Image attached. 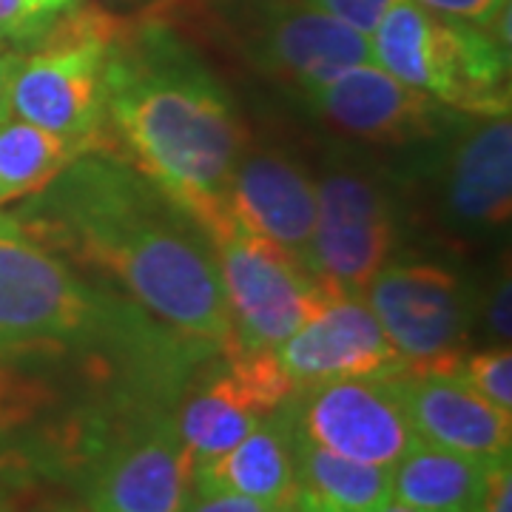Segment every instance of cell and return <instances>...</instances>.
<instances>
[{
	"label": "cell",
	"mask_w": 512,
	"mask_h": 512,
	"mask_svg": "<svg viewBox=\"0 0 512 512\" xmlns=\"http://www.w3.org/2000/svg\"><path fill=\"white\" fill-rule=\"evenodd\" d=\"M231 217L305 265L316 225V185L276 151H242L228 183Z\"/></svg>",
	"instance_id": "obj_16"
},
{
	"label": "cell",
	"mask_w": 512,
	"mask_h": 512,
	"mask_svg": "<svg viewBox=\"0 0 512 512\" xmlns=\"http://www.w3.org/2000/svg\"><path fill=\"white\" fill-rule=\"evenodd\" d=\"M205 237L214 248L222 296L234 325L231 350L276 353L333 293L299 259L251 234L234 217L222 220Z\"/></svg>",
	"instance_id": "obj_6"
},
{
	"label": "cell",
	"mask_w": 512,
	"mask_h": 512,
	"mask_svg": "<svg viewBox=\"0 0 512 512\" xmlns=\"http://www.w3.org/2000/svg\"><path fill=\"white\" fill-rule=\"evenodd\" d=\"M279 367L296 390L333 379L396 376L407 367L384 336L365 293L333 291L276 348Z\"/></svg>",
	"instance_id": "obj_11"
},
{
	"label": "cell",
	"mask_w": 512,
	"mask_h": 512,
	"mask_svg": "<svg viewBox=\"0 0 512 512\" xmlns=\"http://www.w3.org/2000/svg\"><path fill=\"white\" fill-rule=\"evenodd\" d=\"M370 60L456 114H510V49L490 29L396 0L370 32Z\"/></svg>",
	"instance_id": "obj_4"
},
{
	"label": "cell",
	"mask_w": 512,
	"mask_h": 512,
	"mask_svg": "<svg viewBox=\"0 0 512 512\" xmlns=\"http://www.w3.org/2000/svg\"><path fill=\"white\" fill-rule=\"evenodd\" d=\"M12 63H15V55H0V123H3L6 117H12V103H9Z\"/></svg>",
	"instance_id": "obj_28"
},
{
	"label": "cell",
	"mask_w": 512,
	"mask_h": 512,
	"mask_svg": "<svg viewBox=\"0 0 512 512\" xmlns=\"http://www.w3.org/2000/svg\"><path fill=\"white\" fill-rule=\"evenodd\" d=\"M473 512H512V470L510 458L507 461H498L490 478H487V487L478 498V504Z\"/></svg>",
	"instance_id": "obj_25"
},
{
	"label": "cell",
	"mask_w": 512,
	"mask_h": 512,
	"mask_svg": "<svg viewBox=\"0 0 512 512\" xmlns=\"http://www.w3.org/2000/svg\"><path fill=\"white\" fill-rule=\"evenodd\" d=\"M225 26L262 72L299 92L370 60V37L305 0H242Z\"/></svg>",
	"instance_id": "obj_10"
},
{
	"label": "cell",
	"mask_w": 512,
	"mask_h": 512,
	"mask_svg": "<svg viewBox=\"0 0 512 512\" xmlns=\"http://www.w3.org/2000/svg\"><path fill=\"white\" fill-rule=\"evenodd\" d=\"M399 239L387 188L359 168H330L316 185V225L305 268L333 291L362 293L390 265Z\"/></svg>",
	"instance_id": "obj_8"
},
{
	"label": "cell",
	"mask_w": 512,
	"mask_h": 512,
	"mask_svg": "<svg viewBox=\"0 0 512 512\" xmlns=\"http://www.w3.org/2000/svg\"><path fill=\"white\" fill-rule=\"evenodd\" d=\"M15 217L55 251L109 276L185 342L234 348L211 239L114 151H86Z\"/></svg>",
	"instance_id": "obj_1"
},
{
	"label": "cell",
	"mask_w": 512,
	"mask_h": 512,
	"mask_svg": "<svg viewBox=\"0 0 512 512\" xmlns=\"http://www.w3.org/2000/svg\"><path fill=\"white\" fill-rule=\"evenodd\" d=\"M373 512H416V510H410V507H404V504H399V501L387 498L382 507H379V510H373Z\"/></svg>",
	"instance_id": "obj_29"
},
{
	"label": "cell",
	"mask_w": 512,
	"mask_h": 512,
	"mask_svg": "<svg viewBox=\"0 0 512 512\" xmlns=\"http://www.w3.org/2000/svg\"><path fill=\"white\" fill-rule=\"evenodd\" d=\"M191 493H234L274 510L296 504V433L285 404L245 439L191 473Z\"/></svg>",
	"instance_id": "obj_17"
},
{
	"label": "cell",
	"mask_w": 512,
	"mask_h": 512,
	"mask_svg": "<svg viewBox=\"0 0 512 512\" xmlns=\"http://www.w3.org/2000/svg\"><path fill=\"white\" fill-rule=\"evenodd\" d=\"M302 94L316 117L365 143L407 146L436 140L456 123V111L399 83L373 60L350 66Z\"/></svg>",
	"instance_id": "obj_12"
},
{
	"label": "cell",
	"mask_w": 512,
	"mask_h": 512,
	"mask_svg": "<svg viewBox=\"0 0 512 512\" xmlns=\"http://www.w3.org/2000/svg\"><path fill=\"white\" fill-rule=\"evenodd\" d=\"M390 487L393 467L336 456L296 436V507L302 512H373L390 498Z\"/></svg>",
	"instance_id": "obj_19"
},
{
	"label": "cell",
	"mask_w": 512,
	"mask_h": 512,
	"mask_svg": "<svg viewBox=\"0 0 512 512\" xmlns=\"http://www.w3.org/2000/svg\"><path fill=\"white\" fill-rule=\"evenodd\" d=\"M495 464L419 441L393 467L390 498L416 512H473Z\"/></svg>",
	"instance_id": "obj_18"
},
{
	"label": "cell",
	"mask_w": 512,
	"mask_h": 512,
	"mask_svg": "<svg viewBox=\"0 0 512 512\" xmlns=\"http://www.w3.org/2000/svg\"><path fill=\"white\" fill-rule=\"evenodd\" d=\"M183 512H285L234 493H191Z\"/></svg>",
	"instance_id": "obj_26"
},
{
	"label": "cell",
	"mask_w": 512,
	"mask_h": 512,
	"mask_svg": "<svg viewBox=\"0 0 512 512\" xmlns=\"http://www.w3.org/2000/svg\"><path fill=\"white\" fill-rule=\"evenodd\" d=\"M191 464L177 421L154 410L111 447L92 476V512H183Z\"/></svg>",
	"instance_id": "obj_13"
},
{
	"label": "cell",
	"mask_w": 512,
	"mask_h": 512,
	"mask_svg": "<svg viewBox=\"0 0 512 512\" xmlns=\"http://www.w3.org/2000/svg\"><path fill=\"white\" fill-rule=\"evenodd\" d=\"M456 376L470 384L484 402L512 413V350L504 345L461 359Z\"/></svg>",
	"instance_id": "obj_22"
},
{
	"label": "cell",
	"mask_w": 512,
	"mask_h": 512,
	"mask_svg": "<svg viewBox=\"0 0 512 512\" xmlns=\"http://www.w3.org/2000/svg\"><path fill=\"white\" fill-rule=\"evenodd\" d=\"M285 410L296 436L362 464L396 467L419 444L393 376L313 384L296 390Z\"/></svg>",
	"instance_id": "obj_9"
},
{
	"label": "cell",
	"mask_w": 512,
	"mask_h": 512,
	"mask_svg": "<svg viewBox=\"0 0 512 512\" xmlns=\"http://www.w3.org/2000/svg\"><path fill=\"white\" fill-rule=\"evenodd\" d=\"M0 512H3V507H0Z\"/></svg>",
	"instance_id": "obj_33"
},
{
	"label": "cell",
	"mask_w": 512,
	"mask_h": 512,
	"mask_svg": "<svg viewBox=\"0 0 512 512\" xmlns=\"http://www.w3.org/2000/svg\"><path fill=\"white\" fill-rule=\"evenodd\" d=\"M109 3H134V0H109Z\"/></svg>",
	"instance_id": "obj_30"
},
{
	"label": "cell",
	"mask_w": 512,
	"mask_h": 512,
	"mask_svg": "<svg viewBox=\"0 0 512 512\" xmlns=\"http://www.w3.org/2000/svg\"><path fill=\"white\" fill-rule=\"evenodd\" d=\"M424 9L436 12L441 18L464 20L481 29H490L504 9H510V0H416Z\"/></svg>",
	"instance_id": "obj_24"
},
{
	"label": "cell",
	"mask_w": 512,
	"mask_h": 512,
	"mask_svg": "<svg viewBox=\"0 0 512 512\" xmlns=\"http://www.w3.org/2000/svg\"><path fill=\"white\" fill-rule=\"evenodd\" d=\"M285 512H302V510H299V507H296V504H293L291 510H285Z\"/></svg>",
	"instance_id": "obj_32"
},
{
	"label": "cell",
	"mask_w": 512,
	"mask_h": 512,
	"mask_svg": "<svg viewBox=\"0 0 512 512\" xmlns=\"http://www.w3.org/2000/svg\"><path fill=\"white\" fill-rule=\"evenodd\" d=\"M109 143L208 234L228 211L245 128L220 80L165 23L123 26L106 63Z\"/></svg>",
	"instance_id": "obj_2"
},
{
	"label": "cell",
	"mask_w": 512,
	"mask_h": 512,
	"mask_svg": "<svg viewBox=\"0 0 512 512\" xmlns=\"http://www.w3.org/2000/svg\"><path fill=\"white\" fill-rule=\"evenodd\" d=\"M313 9L325 12L330 18L348 23L350 29L370 35L382 15L396 3V0H305Z\"/></svg>",
	"instance_id": "obj_23"
},
{
	"label": "cell",
	"mask_w": 512,
	"mask_h": 512,
	"mask_svg": "<svg viewBox=\"0 0 512 512\" xmlns=\"http://www.w3.org/2000/svg\"><path fill=\"white\" fill-rule=\"evenodd\" d=\"M86 151L94 148L32 126L15 114L6 117L0 123V208L40 194Z\"/></svg>",
	"instance_id": "obj_20"
},
{
	"label": "cell",
	"mask_w": 512,
	"mask_h": 512,
	"mask_svg": "<svg viewBox=\"0 0 512 512\" xmlns=\"http://www.w3.org/2000/svg\"><path fill=\"white\" fill-rule=\"evenodd\" d=\"M0 464H3V439H0Z\"/></svg>",
	"instance_id": "obj_31"
},
{
	"label": "cell",
	"mask_w": 512,
	"mask_h": 512,
	"mask_svg": "<svg viewBox=\"0 0 512 512\" xmlns=\"http://www.w3.org/2000/svg\"><path fill=\"white\" fill-rule=\"evenodd\" d=\"M72 345L126 353L197 350L134 299L74 271L12 214L0 217V348Z\"/></svg>",
	"instance_id": "obj_3"
},
{
	"label": "cell",
	"mask_w": 512,
	"mask_h": 512,
	"mask_svg": "<svg viewBox=\"0 0 512 512\" xmlns=\"http://www.w3.org/2000/svg\"><path fill=\"white\" fill-rule=\"evenodd\" d=\"M362 293L410 373H456L473 299L453 271L430 262L384 265Z\"/></svg>",
	"instance_id": "obj_7"
},
{
	"label": "cell",
	"mask_w": 512,
	"mask_h": 512,
	"mask_svg": "<svg viewBox=\"0 0 512 512\" xmlns=\"http://www.w3.org/2000/svg\"><path fill=\"white\" fill-rule=\"evenodd\" d=\"M407 419L421 444L501 461L512 450V413L484 402L456 373H396Z\"/></svg>",
	"instance_id": "obj_15"
},
{
	"label": "cell",
	"mask_w": 512,
	"mask_h": 512,
	"mask_svg": "<svg viewBox=\"0 0 512 512\" xmlns=\"http://www.w3.org/2000/svg\"><path fill=\"white\" fill-rule=\"evenodd\" d=\"M83 0H0V40L29 46Z\"/></svg>",
	"instance_id": "obj_21"
},
{
	"label": "cell",
	"mask_w": 512,
	"mask_h": 512,
	"mask_svg": "<svg viewBox=\"0 0 512 512\" xmlns=\"http://www.w3.org/2000/svg\"><path fill=\"white\" fill-rule=\"evenodd\" d=\"M120 20L103 9L77 6L26 55H15L9 77L12 114L32 126L109 151L106 63Z\"/></svg>",
	"instance_id": "obj_5"
},
{
	"label": "cell",
	"mask_w": 512,
	"mask_h": 512,
	"mask_svg": "<svg viewBox=\"0 0 512 512\" xmlns=\"http://www.w3.org/2000/svg\"><path fill=\"white\" fill-rule=\"evenodd\" d=\"M447 128L441 197L444 211L464 228H498L510 220L512 123L510 114L476 117Z\"/></svg>",
	"instance_id": "obj_14"
},
{
	"label": "cell",
	"mask_w": 512,
	"mask_h": 512,
	"mask_svg": "<svg viewBox=\"0 0 512 512\" xmlns=\"http://www.w3.org/2000/svg\"><path fill=\"white\" fill-rule=\"evenodd\" d=\"M487 319H490V328H493L498 336H504V342H507V339H510V279H504L501 288H498L493 299H490V313H487Z\"/></svg>",
	"instance_id": "obj_27"
}]
</instances>
